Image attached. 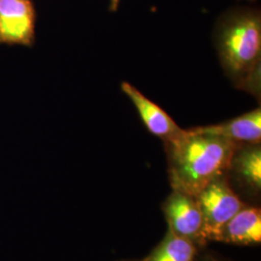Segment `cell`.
<instances>
[{
    "label": "cell",
    "instance_id": "6da1fadb",
    "mask_svg": "<svg viewBox=\"0 0 261 261\" xmlns=\"http://www.w3.org/2000/svg\"><path fill=\"white\" fill-rule=\"evenodd\" d=\"M240 143L196 130H183L166 142L172 190L196 196L209 183L226 175Z\"/></svg>",
    "mask_w": 261,
    "mask_h": 261
},
{
    "label": "cell",
    "instance_id": "7a4b0ae2",
    "mask_svg": "<svg viewBox=\"0 0 261 261\" xmlns=\"http://www.w3.org/2000/svg\"><path fill=\"white\" fill-rule=\"evenodd\" d=\"M260 19L245 14L231 19L220 38V55L226 71L241 82L259 74Z\"/></svg>",
    "mask_w": 261,
    "mask_h": 261
},
{
    "label": "cell",
    "instance_id": "3957f363",
    "mask_svg": "<svg viewBox=\"0 0 261 261\" xmlns=\"http://www.w3.org/2000/svg\"><path fill=\"white\" fill-rule=\"evenodd\" d=\"M195 197L203 218L206 241H216L224 224L245 207L229 185L226 175L213 180Z\"/></svg>",
    "mask_w": 261,
    "mask_h": 261
},
{
    "label": "cell",
    "instance_id": "277c9868",
    "mask_svg": "<svg viewBox=\"0 0 261 261\" xmlns=\"http://www.w3.org/2000/svg\"><path fill=\"white\" fill-rule=\"evenodd\" d=\"M35 22L31 0H0V44L33 46Z\"/></svg>",
    "mask_w": 261,
    "mask_h": 261
},
{
    "label": "cell",
    "instance_id": "5b68a950",
    "mask_svg": "<svg viewBox=\"0 0 261 261\" xmlns=\"http://www.w3.org/2000/svg\"><path fill=\"white\" fill-rule=\"evenodd\" d=\"M164 211L170 231L196 246L206 242L203 218L195 196L173 190L164 204Z\"/></svg>",
    "mask_w": 261,
    "mask_h": 261
},
{
    "label": "cell",
    "instance_id": "8992f818",
    "mask_svg": "<svg viewBox=\"0 0 261 261\" xmlns=\"http://www.w3.org/2000/svg\"><path fill=\"white\" fill-rule=\"evenodd\" d=\"M121 88L135 105L142 121L153 135L167 142L181 134L183 129L178 126L168 113L158 105L150 101L135 86L128 83H123Z\"/></svg>",
    "mask_w": 261,
    "mask_h": 261
},
{
    "label": "cell",
    "instance_id": "52a82bcc",
    "mask_svg": "<svg viewBox=\"0 0 261 261\" xmlns=\"http://www.w3.org/2000/svg\"><path fill=\"white\" fill-rule=\"evenodd\" d=\"M216 241L235 245H257L261 242V211L256 207H243L224 224Z\"/></svg>",
    "mask_w": 261,
    "mask_h": 261
},
{
    "label": "cell",
    "instance_id": "ba28073f",
    "mask_svg": "<svg viewBox=\"0 0 261 261\" xmlns=\"http://www.w3.org/2000/svg\"><path fill=\"white\" fill-rule=\"evenodd\" d=\"M196 129L238 143H259L261 140L260 109L258 108L247 112L230 121L206 127H197Z\"/></svg>",
    "mask_w": 261,
    "mask_h": 261
},
{
    "label": "cell",
    "instance_id": "9c48e42d",
    "mask_svg": "<svg viewBox=\"0 0 261 261\" xmlns=\"http://www.w3.org/2000/svg\"><path fill=\"white\" fill-rule=\"evenodd\" d=\"M255 193L261 189V149L259 143H240L234 153L229 170Z\"/></svg>",
    "mask_w": 261,
    "mask_h": 261
},
{
    "label": "cell",
    "instance_id": "30bf717a",
    "mask_svg": "<svg viewBox=\"0 0 261 261\" xmlns=\"http://www.w3.org/2000/svg\"><path fill=\"white\" fill-rule=\"evenodd\" d=\"M197 246L168 229L165 239L142 261H196Z\"/></svg>",
    "mask_w": 261,
    "mask_h": 261
},
{
    "label": "cell",
    "instance_id": "8fae6325",
    "mask_svg": "<svg viewBox=\"0 0 261 261\" xmlns=\"http://www.w3.org/2000/svg\"><path fill=\"white\" fill-rule=\"evenodd\" d=\"M120 0H111V9L112 11H116L119 6Z\"/></svg>",
    "mask_w": 261,
    "mask_h": 261
},
{
    "label": "cell",
    "instance_id": "7c38bea8",
    "mask_svg": "<svg viewBox=\"0 0 261 261\" xmlns=\"http://www.w3.org/2000/svg\"><path fill=\"white\" fill-rule=\"evenodd\" d=\"M196 261H219V260H216V259H214V258H212V257H205V258H201V259H199V260H196Z\"/></svg>",
    "mask_w": 261,
    "mask_h": 261
}]
</instances>
